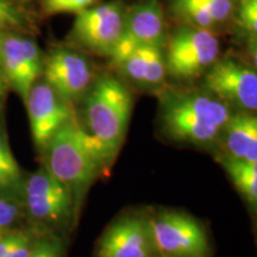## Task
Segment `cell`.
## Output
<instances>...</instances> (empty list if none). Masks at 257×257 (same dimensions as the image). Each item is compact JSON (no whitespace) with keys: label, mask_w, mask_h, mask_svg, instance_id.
Here are the masks:
<instances>
[{"label":"cell","mask_w":257,"mask_h":257,"mask_svg":"<svg viewBox=\"0 0 257 257\" xmlns=\"http://www.w3.org/2000/svg\"><path fill=\"white\" fill-rule=\"evenodd\" d=\"M47 170L79 199L110 165L100 144L75 117L57 130L44 148Z\"/></svg>","instance_id":"cell-1"},{"label":"cell","mask_w":257,"mask_h":257,"mask_svg":"<svg viewBox=\"0 0 257 257\" xmlns=\"http://www.w3.org/2000/svg\"><path fill=\"white\" fill-rule=\"evenodd\" d=\"M232 111L216 96L205 93H168L161 119L166 134L175 141L208 144L220 137Z\"/></svg>","instance_id":"cell-2"},{"label":"cell","mask_w":257,"mask_h":257,"mask_svg":"<svg viewBox=\"0 0 257 257\" xmlns=\"http://www.w3.org/2000/svg\"><path fill=\"white\" fill-rule=\"evenodd\" d=\"M85 95V128L100 144L111 163L126 134L133 95L123 82L107 74L93 80Z\"/></svg>","instance_id":"cell-3"},{"label":"cell","mask_w":257,"mask_h":257,"mask_svg":"<svg viewBox=\"0 0 257 257\" xmlns=\"http://www.w3.org/2000/svg\"><path fill=\"white\" fill-rule=\"evenodd\" d=\"M220 44L212 30L182 25L168 41L167 73L180 80L194 79L218 60Z\"/></svg>","instance_id":"cell-4"},{"label":"cell","mask_w":257,"mask_h":257,"mask_svg":"<svg viewBox=\"0 0 257 257\" xmlns=\"http://www.w3.org/2000/svg\"><path fill=\"white\" fill-rule=\"evenodd\" d=\"M126 9L121 0H112L76 14L69 38L100 55L111 56L124 31Z\"/></svg>","instance_id":"cell-5"},{"label":"cell","mask_w":257,"mask_h":257,"mask_svg":"<svg viewBox=\"0 0 257 257\" xmlns=\"http://www.w3.org/2000/svg\"><path fill=\"white\" fill-rule=\"evenodd\" d=\"M149 223L156 249L162 256L207 257V236L194 218L179 212H162Z\"/></svg>","instance_id":"cell-6"},{"label":"cell","mask_w":257,"mask_h":257,"mask_svg":"<svg viewBox=\"0 0 257 257\" xmlns=\"http://www.w3.org/2000/svg\"><path fill=\"white\" fill-rule=\"evenodd\" d=\"M43 56L34 40L14 32L2 35L0 74L24 102L38 76L43 73Z\"/></svg>","instance_id":"cell-7"},{"label":"cell","mask_w":257,"mask_h":257,"mask_svg":"<svg viewBox=\"0 0 257 257\" xmlns=\"http://www.w3.org/2000/svg\"><path fill=\"white\" fill-rule=\"evenodd\" d=\"M205 86L226 105H234L246 112L256 111L257 74L238 61L217 60L206 70Z\"/></svg>","instance_id":"cell-8"},{"label":"cell","mask_w":257,"mask_h":257,"mask_svg":"<svg viewBox=\"0 0 257 257\" xmlns=\"http://www.w3.org/2000/svg\"><path fill=\"white\" fill-rule=\"evenodd\" d=\"M43 74L48 85L69 104L85 95L94 80L91 61L66 48L51 51L44 60Z\"/></svg>","instance_id":"cell-9"},{"label":"cell","mask_w":257,"mask_h":257,"mask_svg":"<svg viewBox=\"0 0 257 257\" xmlns=\"http://www.w3.org/2000/svg\"><path fill=\"white\" fill-rule=\"evenodd\" d=\"M165 43L166 24L162 6L157 0H146L126 10L123 35L110 57L114 62L135 47L163 48Z\"/></svg>","instance_id":"cell-10"},{"label":"cell","mask_w":257,"mask_h":257,"mask_svg":"<svg viewBox=\"0 0 257 257\" xmlns=\"http://www.w3.org/2000/svg\"><path fill=\"white\" fill-rule=\"evenodd\" d=\"M149 219L138 216L121 218L99 239L95 257H156Z\"/></svg>","instance_id":"cell-11"},{"label":"cell","mask_w":257,"mask_h":257,"mask_svg":"<svg viewBox=\"0 0 257 257\" xmlns=\"http://www.w3.org/2000/svg\"><path fill=\"white\" fill-rule=\"evenodd\" d=\"M25 104L35 146L44 150L50 138L72 118V104L64 101L46 81L35 83Z\"/></svg>","instance_id":"cell-12"},{"label":"cell","mask_w":257,"mask_h":257,"mask_svg":"<svg viewBox=\"0 0 257 257\" xmlns=\"http://www.w3.org/2000/svg\"><path fill=\"white\" fill-rule=\"evenodd\" d=\"M113 64L137 85L157 88L165 82L167 75L166 60L162 48L138 46L128 50Z\"/></svg>","instance_id":"cell-13"},{"label":"cell","mask_w":257,"mask_h":257,"mask_svg":"<svg viewBox=\"0 0 257 257\" xmlns=\"http://www.w3.org/2000/svg\"><path fill=\"white\" fill-rule=\"evenodd\" d=\"M224 133L225 156L257 165V119L248 113L232 114Z\"/></svg>","instance_id":"cell-14"},{"label":"cell","mask_w":257,"mask_h":257,"mask_svg":"<svg viewBox=\"0 0 257 257\" xmlns=\"http://www.w3.org/2000/svg\"><path fill=\"white\" fill-rule=\"evenodd\" d=\"M219 162L226 169L236 188L253 207L257 202V165L223 155Z\"/></svg>","instance_id":"cell-15"},{"label":"cell","mask_w":257,"mask_h":257,"mask_svg":"<svg viewBox=\"0 0 257 257\" xmlns=\"http://www.w3.org/2000/svg\"><path fill=\"white\" fill-rule=\"evenodd\" d=\"M27 205L30 213L38 219L56 220L66 216L72 206V195L64 191L43 195L27 197Z\"/></svg>","instance_id":"cell-16"},{"label":"cell","mask_w":257,"mask_h":257,"mask_svg":"<svg viewBox=\"0 0 257 257\" xmlns=\"http://www.w3.org/2000/svg\"><path fill=\"white\" fill-rule=\"evenodd\" d=\"M170 6L176 17L181 19L185 25L205 30H212L217 27L200 0H170Z\"/></svg>","instance_id":"cell-17"},{"label":"cell","mask_w":257,"mask_h":257,"mask_svg":"<svg viewBox=\"0 0 257 257\" xmlns=\"http://www.w3.org/2000/svg\"><path fill=\"white\" fill-rule=\"evenodd\" d=\"M237 22L239 28L256 40L257 34V0H237Z\"/></svg>","instance_id":"cell-18"},{"label":"cell","mask_w":257,"mask_h":257,"mask_svg":"<svg viewBox=\"0 0 257 257\" xmlns=\"http://www.w3.org/2000/svg\"><path fill=\"white\" fill-rule=\"evenodd\" d=\"M27 17L12 0H0V32L9 29L24 28Z\"/></svg>","instance_id":"cell-19"},{"label":"cell","mask_w":257,"mask_h":257,"mask_svg":"<svg viewBox=\"0 0 257 257\" xmlns=\"http://www.w3.org/2000/svg\"><path fill=\"white\" fill-rule=\"evenodd\" d=\"M98 0H44L47 14H79L91 8Z\"/></svg>","instance_id":"cell-20"},{"label":"cell","mask_w":257,"mask_h":257,"mask_svg":"<svg viewBox=\"0 0 257 257\" xmlns=\"http://www.w3.org/2000/svg\"><path fill=\"white\" fill-rule=\"evenodd\" d=\"M217 25L226 23L236 11L237 0H200Z\"/></svg>","instance_id":"cell-21"},{"label":"cell","mask_w":257,"mask_h":257,"mask_svg":"<svg viewBox=\"0 0 257 257\" xmlns=\"http://www.w3.org/2000/svg\"><path fill=\"white\" fill-rule=\"evenodd\" d=\"M0 170H5L17 178L21 175V169L3 131H0Z\"/></svg>","instance_id":"cell-22"},{"label":"cell","mask_w":257,"mask_h":257,"mask_svg":"<svg viewBox=\"0 0 257 257\" xmlns=\"http://www.w3.org/2000/svg\"><path fill=\"white\" fill-rule=\"evenodd\" d=\"M18 216V206L15 202L0 198V237L6 233L5 229L16 220Z\"/></svg>","instance_id":"cell-23"},{"label":"cell","mask_w":257,"mask_h":257,"mask_svg":"<svg viewBox=\"0 0 257 257\" xmlns=\"http://www.w3.org/2000/svg\"><path fill=\"white\" fill-rule=\"evenodd\" d=\"M23 236L24 233L22 232H10L3 234L0 237V257H5L8 255Z\"/></svg>","instance_id":"cell-24"},{"label":"cell","mask_w":257,"mask_h":257,"mask_svg":"<svg viewBox=\"0 0 257 257\" xmlns=\"http://www.w3.org/2000/svg\"><path fill=\"white\" fill-rule=\"evenodd\" d=\"M57 250V246L49 242H40L31 248L29 257H51Z\"/></svg>","instance_id":"cell-25"},{"label":"cell","mask_w":257,"mask_h":257,"mask_svg":"<svg viewBox=\"0 0 257 257\" xmlns=\"http://www.w3.org/2000/svg\"><path fill=\"white\" fill-rule=\"evenodd\" d=\"M31 251L30 240L27 234L22 237V239L16 244L14 249L10 251L5 257H29V253Z\"/></svg>","instance_id":"cell-26"},{"label":"cell","mask_w":257,"mask_h":257,"mask_svg":"<svg viewBox=\"0 0 257 257\" xmlns=\"http://www.w3.org/2000/svg\"><path fill=\"white\" fill-rule=\"evenodd\" d=\"M18 180L19 178H17V176L10 174V173L5 172V170H0V191L14 186Z\"/></svg>","instance_id":"cell-27"},{"label":"cell","mask_w":257,"mask_h":257,"mask_svg":"<svg viewBox=\"0 0 257 257\" xmlns=\"http://www.w3.org/2000/svg\"><path fill=\"white\" fill-rule=\"evenodd\" d=\"M4 86H5L4 79H3L2 74H0V99L3 98V94H4Z\"/></svg>","instance_id":"cell-28"},{"label":"cell","mask_w":257,"mask_h":257,"mask_svg":"<svg viewBox=\"0 0 257 257\" xmlns=\"http://www.w3.org/2000/svg\"><path fill=\"white\" fill-rule=\"evenodd\" d=\"M51 257H60V252H59V249H57V250H56V251L53 253V256H51Z\"/></svg>","instance_id":"cell-29"},{"label":"cell","mask_w":257,"mask_h":257,"mask_svg":"<svg viewBox=\"0 0 257 257\" xmlns=\"http://www.w3.org/2000/svg\"><path fill=\"white\" fill-rule=\"evenodd\" d=\"M18 2H22V3H27V2H30V0H18Z\"/></svg>","instance_id":"cell-30"},{"label":"cell","mask_w":257,"mask_h":257,"mask_svg":"<svg viewBox=\"0 0 257 257\" xmlns=\"http://www.w3.org/2000/svg\"><path fill=\"white\" fill-rule=\"evenodd\" d=\"M4 34V32H0V40H2V35Z\"/></svg>","instance_id":"cell-31"},{"label":"cell","mask_w":257,"mask_h":257,"mask_svg":"<svg viewBox=\"0 0 257 257\" xmlns=\"http://www.w3.org/2000/svg\"><path fill=\"white\" fill-rule=\"evenodd\" d=\"M162 257H167V256H162Z\"/></svg>","instance_id":"cell-32"}]
</instances>
